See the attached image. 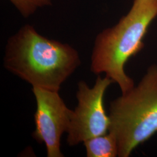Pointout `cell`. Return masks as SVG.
<instances>
[{
    "label": "cell",
    "mask_w": 157,
    "mask_h": 157,
    "mask_svg": "<svg viewBox=\"0 0 157 157\" xmlns=\"http://www.w3.org/2000/svg\"><path fill=\"white\" fill-rule=\"evenodd\" d=\"M73 47L40 34L26 25L8 40L4 66L33 87L58 91L80 65Z\"/></svg>",
    "instance_id": "1"
},
{
    "label": "cell",
    "mask_w": 157,
    "mask_h": 157,
    "mask_svg": "<svg viewBox=\"0 0 157 157\" xmlns=\"http://www.w3.org/2000/svg\"><path fill=\"white\" fill-rule=\"evenodd\" d=\"M109 132L117 140L118 157H129L157 133V65L140 82L110 104Z\"/></svg>",
    "instance_id": "3"
},
{
    "label": "cell",
    "mask_w": 157,
    "mask_h": 157,
    "mask_svg": "<svg viewBox=\"0 0 157 157\" xmlns=\"http://www.w3.org/2000/svg\"><path fill=\"white\" fill-rule=\"evenodd\" d=\"M157 16V0H134L129 12L114 26L95 38L91 56V71L105 73L125 93L135 86L125 72L126 62L144 47L143 40Z\"/></svg>",
    "instance_id": "2"
},
{
    "label": "cell",
    "mask_w": 157,
    "mask_h": 157,
    "mask_svg": "<svg viewBox=\"0 0 157 157\" xmlns=\"http://www.w3.org/2000/svg\"><path fill=\"white\" fill-rule=\"evenodd\" d=\"M25 17L32 15L37 8L51 5V0H10Z\"/></svg>",
    "instance_id": "7"
},
{
    "label": "cell",
    "mask_w": 157,
    "mask_h": 157,
    "mask_svg": "<svg viewBox=\"0 0 157 157\" xmlns=\"http://www.w3.org/2000/svg\"><path fill=\"white\" fill-rule=\"evenodd\" d=\"M83 144L87 157H118L117 140L111 132L92 137Z\"/></svg>",
    "instance_id": "6"
},
{
    "label": "cell",
    "mask_w": 157,
    "mask_h": 157,
    "mask_svg": "<svg viewBox=\"0 0 157 157\" xmlns=\"http://www.w3.org/2000/svg\"><path fill=\"white\" fill-rule=\"evenodd\" d=\"M113 83L107 76H98L92 88L84 81L78 82L76 93L78 104L73 111L67 132L69 146L78 145L92 137L107 134L109 131V118L105 111L104 97Z\"/></svg>",
    "instance_id": "4"
},
{
    "label": "cell",
    "mask_w": 157,
    "mask_h": 157,
    "mask_svg": "<svg viewBox=\"0 0 157 157\" xmlns=\"http://www.w3.org/2000/svg\"><path fill=\"white\" fill-rule=\"evenodd\" d=\"M37 108L34 113V139L44 143L48 157H62L61 138L67 132L73 111L66 105L58 91L33 87Z\"/></svg>",
    "instance_id": "5"
}]
</instances>
